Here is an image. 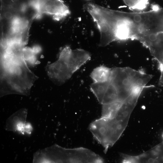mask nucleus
<instances>
[{
    "label": "nucleus",
    "mask_w": 163,
    "mask_h": 163,
    "mask_svg": "<svg viewBox=\"0 0 163 163\" xmlns=\"http://www.w3.org/2000/svg\"><path fill=\"white\" fill-rule=\"evenodd\" d=\"M117 24L119 39H134L139 34H158L163 31V8L152 5L149 11L128 12L112 10Z\"/></svg>",
    "instance_id": "1"
},
{
    "label": "nucleus",
    "mask_w": 163,
    "mask_h": 163,
    "mask_svg": "<svg viewBox=\"0 0 163 163\" xmlns=\"http://www.w3.org/2000/svg\"><path fill=\"white\" fill-rule=\"evenodd\" d=\"M38 78L28 68L24 59L1 68V96L10 94L27 96Z\"/></svg>",
    "instance_id": "2"
},
{
    "label": "nucleus",
    "mask_w": 163,
    "mask_h": 163,
    "mask_svg": "<svg viewBox=\"0 0 163 163\" xmlns=\"http://www.w3.org/2000/svg\"><path fill=\"white\" fill-rule=\"evenodd\" d=\"M91 58L90 53L84 50H73L66 46L60 52L58 59L46 66L47 75L53 81L63 84Z\"/></svg>",
    "instance_id": "3"
},
{
    "label": "nucleus",
    "mask_w": 163,
    "mask_h": 163,
    "mask_svg": "<svg viewBox=\"0 0 163 163\" xmlns=\"http://www.w3.org/2000/svg\"><path fill=\"white\" fill-rule=\"evenodd\" d=\"M128 121L121 120L116 114L112 117H101L90 124L89 129L106 152L120 137Z\"/></svg>",
    "instance_id": "4"
},
{
    "label": "nucleus",
    "mask_w": 163,
    "mask_h": 163,
    "mask_svg": "<svg viewBox=\"0 0 163 163\" xmlns=\"http://www.w3.org/2000/svg\"><path fill=\"white\" fill-rule=\"evenodd\" d=\"M37 156L47 157V161L55 163H103V158L87 149H65L55 145L38 152Z\"/></svg>",
    "instance_id": "5"
},
{
    "label": "nucleus",
    "mask_w": 163,
    "mask_h": 163,
    "mask_svg": "<svg viewBox=\"0 0 163 163\" xmlns=\"http://www.w3.org/2000/svg\"><path fill=\"white\" fill-rule=\"evenodd\" d=\"M30 5L36 11V18L46 14L51 15L54 20L59 21L70 13L69 8L62 0H34Z\"/></svg>",
    "instance_id": "6"
},
{
    "label": "nucleus",
    "mask_w": 163,
    "mask_h": 163,
    "mask_svg": "<svg viewBox=\"0 0 163 163\" xmlns=\"http://www.w3.org/2000/svg\"><path fill=\"white\" fill-rule=\"evenodd\" d=\"M110 81L117 91L118 101L121 102H123L130 96L134 86L124 67L111 69Z\"/></svg>",
    "instance_id": "7"
},
{
    "label": "nucleus",
    "mask_w": 163,
    "mask_h": 163,
    "mask_svg": "<svg viewBox=\"0 0 163 163\" xmlns=\"http://www.w3.org/2000/svg\"><path fill=\"white\" fill-rule=\"evenodd\" d=\"M147 48L158 62L161 72L158 85L163 87V33L153 34L149 40Z\"/></svg>",
    "instance_id": "8"
},
{
    "label": "nucleus",
    "mask_w": 163,
    "mask_h": 163,
    "mask_svg": "<svg viewBox=\"0 0 163 163\" xmlns=\"http://www.w3.org/2000/svg\"><path fill=\"white\" fill-rule=\"evenodd\" d=\"M27 114L26 109H22L18 111L11 117L7 122L6 128L11 131H19L22 133L29 131L30 127L25 124Z\"/></svg>",
    "instance_id": "9"
},
{
    "label": "nucleus",
    "mask_w": 163,
    "mask_h": 163,
    "mask_svg": "<svg viewBox=\"0 0 163 163\" xmlns=\"http://www.w3.org/2000/svg\"><path fill=\"white\" fill-rule=\"evenodd\" d=\"M128 77L134 86L148 87L146 85L152 77V75L147 74L142 71H137L129 67H124Z\"/></svg>",
    "instance_id": "10"
},
{
    "label": "nucleus",
    "mask_w": 163,
    "mask_h": 163,
    "mask_svg": "<svg viewBox=\"0 0 163 163\" xmlns=\"http://www.w3.org/2000/svg\"><path fill=\"white\" fill-rule=\"evenodd\" d=\"M111 73V69L101 65L93 69L90 77L94 82H105L110 81Z\"/></svg>",
    "instance_id": "11"
},
{
    "label": "nucleus",
    "mask_w": 163,
    "mask_h": 163,
    "mask_svg": "<svg viewBox=\"0 0 163 163\" xmlns=\"http://www.w3.org/2000/svg\"><path fill=\"white\" fill-rule=\"evenodd\" d=\"M110 82V81L93 82L90 86L91 90L100 104L101 103Z\"/></svg>",
    "instance_id": "12"
},
{
    "label": "nucleus",
    "mask_w": 163,
    "mask_h": 163,
    "mask_svg": "<svg viewBox=\"0 0 163 163\" xmlns=\"http://www.w3.org/2000/svg\"><path fill=\"white\" fill-rule=\"evenodd\" d=\"M118 101L117 91L114 85L110 82L104 94L101 104L113 103Z\"/></svg>",
    "instance_id": "13"
},
{
    "label": "nucleus",
    "mask_w": 163,
    "mask_h": 163,
    "mask_svg": "<svg viewBox=\"0 0 163 163\" xmlns=\"http://www.w3.org/2000/svg\"><path fill=\"white\" fill-rule=\"evenodd\" d=\"M122 103V102L118 101L110 104H102L101 117H113L120 107Z\"/></svg>",
    "instance_id": "14"
},
{
    "label": "nucleus",
    "mask_w": 163,
    "mask_h": 163,
    "mask_svg": "<svg viewBox=\"0 0 163 163\" xmlns=\"http://www.w3.org/2000/svg\"><path fill=\"white\" fill-rule=\"evenodd\" d=\"M130 10L140 11L144 10L149 3V0H123Z\"/></svg>",
    "instance_id": "15"
},
{
    "label": "nucleus",
    "mask_w": 163,
    "mask_h": 163,
    "mask_svg": "<svg viewBox=\"0 0 163 163\" xmlns=\"http://www.w3.org/2000/svg\"><path fill=\"white\" fill-rule=\"evenodd\" d=\"M36 54L33 48L24 47L23 49V56L24 59L31 63L35 62Z\"/></svg>",
    "instance_id": "16"
},
{
    "label": "nucleus",
    "mask_w": 163,
    "mask_h": 163,
    "mask_svg": "<svg viewBox=\"0 0 163 163\" xmlns=\"http://www.w3.org/2000/svg\"><path fill=\"white\" fill-rule=\"evenodd\" d=\"M4 17L6 19L11 20L15 16H14L12 13L9 11L5 12L4 14Z\"/></svg>",
    "instance_id": "17"
},
{
    "label": "nucleus",
    "mask_w": 163,
    "mask_h": 163,
    "mask_svg": "<svg viewBox=\"0 0 163 163\" xmlns=\"http://www.w3.org/2000/svg\"></svg>",
    "instance_id": "18"
}]
</instances>
